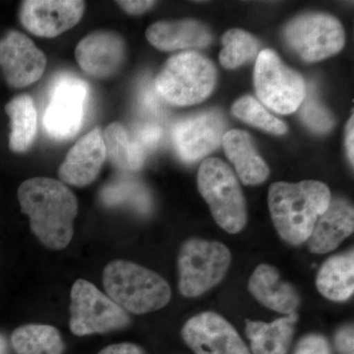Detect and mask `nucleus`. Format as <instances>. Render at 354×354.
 I'll return each mask as SVG.
<instances>
[{"instance_id": "obj_8", "label": "nucleus", "mask_w": 354, "mask_h": 354, "mask_svg": "<svg viewBox=\"0 0 354 354\" xmlns=\"http://www.w3.org/2000/svg\"><path fill=\"white\" fill-rule=\"evenodd\" d=\"M254 82L261 102L278 113H295L307 94L301 75L283 64L271 50H262L258 55Z\"/></svg>"}, {"instance_id": "obj_4", "label": "nucleus", "mask_w": 354, "mask_h": 354, "mask_svg": "<svg viewBox=\"0 0 354 354\" xmlns=\"http://www.w3.org/2000/svg\"><path fill=\"white\" fill-rule=\"evenodd\" d=\"M216 78V68L211 60L195 51H187L165 62L155 79L153 87L169 104L191 106L211 95Z\"/></svg>"}, {"instance_id": "obj_9", "label": "nucleus", "mask_w": 354, "mask_h": 354, "mask_svg": "<svg viewBox=\"0 0 354 354\" xmlns=\"http://www.w3.org/2000/svg\"><path fill=\"white\" fill-rule=\"evenodd\" d=\"M286 43L305 62L332 57L344 48L341 23L327 14H306L291 21L285 29Z\"/></svg>"}, {"instance_id": "obj_12", "label": "nucleus", "mask_w": 354, "mask_h": 354, "mask_svg": "<svg viewBox=\"0 0 354 354\" xmlns=\"http://www.w3.org/2000/svg\"><path fill=\"white\" fill-rule=\"evenodd\" d=\"M46 64V55L22 32L13 30L0 39V67L10 87L22 88L38 82Z\"/></svg>"}, {"instance_id": "obj_29", "label": "nucleus", "mask_w": 354, "mask_h": 354, "mask_svg": "<svg viewBox=\"0 0 354 354\" xmlns=\"http://www.w3.org/2000/svg\"><path fill=\"white\" fill-rule=\"evenodd\" d=\"M300 106V118L312 131L326 133L334 125V118L316 99L313 92L306 94Z\"/></svg>"}, {"instance_id": "obj_32", "label": "nucleus", "mask_w": 354, "mask_h": 354, "mask_svg": "<svg viewBox=\"0 0 354 354\" xmlns=\"http://www.w3.org/2000/svg\"><path fill=\"white\" fill-rule=\"evenodd\" d=\"M335 346L339 354H354V330L353 325H346L335 335Z\"/></svg>"}, {"instance_id": "obj_17", "label": "nucleus", "mask_w": 354, "mask_h": 354, "mask_svg": "<svg viewBox=\"0 0 354 354\" xmlns=\"http://www.w3.org/2000/svg\"><path fill=\"white\" fill-rule=\"evenodd\" d=\"M354 230L353 205L342 198L330 200L327 209L319 216L307 245L310 252L327 254L341 245Z\"/></svg>"}, {"instance_id": "obj_34", "label": "nucleus", "mask_w": 354, "mask_h": 354, "mask_svg": "<svg viewBox=\"0 0 354 354\" xmlns=\"http://www.w3.org/2000/svg\"><path fill=\"white\" fill-rule=\"evenodd\" d=\"M116 3L118 4L128 14L131 15H140V14L145 13L146 11L150 10L151 8L156 4V1H132V0H128V1H118Z\"/></svg>"}, {"instance_id": "obj_33", "label": "nucleus", "mask_w": 354, "mask_h": 354, "mask_svg": "<svg viewBox=\"0 0 354 354\" xmlns=\"http://www.w3.org/2000/svg\"><path fill=\"white\" fill-rule=\"evenodd\" d=\"M160 99L162 97L158 95L153 86V87L147 86L142 91L141 100L140 101H141L142 106L147 111L153 114H158L160 113V106H162Z\"/></svg>"}, {"instance_id": "obj_18", "label": "nucleus", "mask_w": 354, "mask_h": 354, "mask_svg": "<svg viewBox=\"0 0 354 354\" xmlns=\"http://www.w3.org/2000/svg\"><path fill=\"white\" fill-rule=\"evenodd\" d=\"M248 290L263 306L285 316L297 313L300 304L295 286L281 281L274 266H258L249 279Z\"/></svg>"}, {"instance_id": "obj_2", "label": "nucleus", "mask_w": 354, "mask_h": 354, "mask_svg": "<svg viewBox=\"0 0 354 354\" xmlns=\"http://www.w3.org/2000/svg\"><path fill=\"white\" fill-rule=\"evenodd\" d=\"M330 200L329 187L316 180L276 183L270 187L268 196L277 232L283 241L295 246L307 241Z\"/></svg>"}, {"instance_id": "obj_15", "label": "nucleus", "mask_w": 354, "mask_h": 354, "mask_svg": "<svg viewBox=\"0 0 354 354\" xmlns=\"http://www.w3.org/2000/svg\"><path fill=\"white\" fill-rule=\"evenodd\" d=\"M125 57V44L120 35L99 30L81 39L75 48L79 67L87 75L104 79L120 68Z\"/></svg>"}, {"instance_id": "obj_13", "label": "nucleus", "mask_w": 354, "mask_h": 354, "mask_svg": "<svg viewBox=\"0 0 354 354\" xmlns=\"http://www.w3.org/2000/svg\"><path fill=\"white\" fill-rule=\"evenodd\" d=\"M85 11L80 0H26L20 6L21 24L41 38H55L75 27Z\"/></svg>"}, {"instance_id": "obj_26", "label": "nucleus", "mask_w": 354, "mask_h": 354, "mask_svg": "<svg viewBox=\"0 0 354 354\" xmlns=\"http://www.w3.org/2000/svg\"><path fill=\"white\" fill-rule=\"evenodd\" d=\"M259 44L243 30L232 29L223 35L220 62L227 69H234L257 55Z\"/></svg>"}, {"instance_id": "obj_3", "label": "nucleus", "mask_w": 354, "mask_h": 354, "mask_svg": "<svg viewBox=\"0 0 354 354\" xmlns=\"http://www.w3.org/2000/svg\"><path fill=\"white\" fill-rule=\"evenodd\" d=\"M106 295L127 313H150L171 301V290L157 272L129 261L115 260L104 268Z\"/></svg>"}, {"instance_id": "obj_31", "label": "nucleus", "mask_w": 354, "mask_h": 354, "mask_svg": "<svg viewBox=\"0 0 354 354\" xmlns=\"http://www.w3.org/2000/svg\"><path fill=\"white\" fill-rule=\"evenodd\" d=\"M162 128L158 127V124L143 125L137 130L135 133V136L133 137L139 145L148 153V151L152 150L158 145L160 138H162Z\"/></svg>"}, {"instance_id": "obj_25", "label": "nucleus", "mask_w": 354, "mask_h": 354, "mask_svg": "<svg viewBox=\"0 0 354 354\" xmlns=\"http://www.w3.org/2000/svg\"><path fill=\"white\" fill-rule=\"evenodd\" d=\"M11 344L17 354H62L65 348L59 330L39 324H29L14 330Z\"/></svg>"}, {"instance_id": "obj_19", "label": "nucleus", "mask_w": 354, "mask_h": 354, "mask_svg": "<svg viewBox=\"0 0 354 354\" xmlns=\"http://www.w3.org/2000/svg\"><path fill=\"white\" fill-rule=\"evenodd\" d=\"M146 37L164 51L206 48L212 41L206 26L195 20L160 21L147 29Z\"/></svg>"}, {"instance_id": "obj_30", "label": "nucleus", "mask_w": 354, "mask_h": 354, "mask_svg": "<svg viewBox=\"0 0 354 354\" xmlns=\"http://www.w3.org/2000/svg\"><path fill=\"white\" fill-rule=\"evenodd\" d=\"M293 354H333L329 342L322 335L309 334L298 342Z\"/></svg>"}, {"instance_id": "obj_5", "label": "nucleus", "mask_w": 354, "mask_h": 354, "mask_svg": "<svg viewBox=\"0 0 354 354\" xmlns=\"http://www.w3.org/2000/svg\"><path fill=\"white\" fill-rule=\"evenodd\" d=\"M200 194L209 205L216 223L228 234H239L247 223L245 198L239 179L220 158H209L198 171Z\"/></svg>"}, {"instance_id": "obj_6", "label": "nucleus", "mask_w": 354, "mask_h": 354, "mask_svg": "<svg viewBox=\"0 0 354 354\" xmlns=\"http://www.w3.org/2000/svg\"><path fill=\"white\" fill-rule=\"evenodd\" d=\"M232 264V253L215 241L190 239L177 257L178 288L185 297H198L218 285Z\"/></svg>"}, {"instance_id": "obj_23", "label": "nucleus", "mask_w": 354, "mask_h": 354, "mask_svg": "<svg viewBox=\"0 0 354 354\" xmlns=\"http://www.w3.org/2000/svg\"><path fill=\"white\" fill-rule=\"evenodd\" d=\"M6 111L11 121L9 148L14 153H23L31 148L36 139L38 113L29 95H20L6 104Z\"/></svg>"}, {"instance_id": "obj_11", "label": "nucleus", "mask_w": 354, "mask_h": 354, "mask_svg": "<svg viewBox=\"0 0 354 354\" xmlns=\"http://www.w3.org/2000/svg\"><path fill=\"white\" fill-rule=\"evenodd\" d=\"M181 335L195 354H251L234 326L215 312L190 318Z\"/></svg>"}, {"instance_id": "obj_1", "label": "nucleus", "mask_w": 354, "mask_h": 354, "mask_svg": "<svg viewBox=\"0 0 354 354\" xmlns=\"http://www.w3.org/2000/svg\"><path fill=\"white\" fill-rule=\"evenodd\" d=\"M17 196L21 211L29 216L37 239L48 248H66L73 237L78 214L73 192L57 179L34 177L21 184Z\"/></svg>"}, {"instance_id": "obj_27", "label": "nucleus", "mask_w": 354, "mask_h": 354, "mask_svg": "<svg viewBox=\"0 0 354 354\" xmlns=\"http://www.w3.org/2000/svg\"><path fill=\"white\" fill-rule=\"evenodd\" d=\"M101 198L108 206L130 205L142 213H146L151 207L150 197L145 188L129 178L118 179L108 184L102 188Z\"/></svg>"}, {"instance_id": "obj_24", "label": "nucleus", "mask_w": 354, "mask_h": 354, "mask_svg": "<svg viewBox=\"0 0 354 354\" xmlns=\"http://www.w3.org/2000/svg\"><path fill=\"white\" fill-rule=\"evenodd\" d=\"M102 137L106 157L114 167L123 171H136L143 167L147 152L122 124L111 123Z\"/></svg>"}, {"instance_id": "obj_35", "label": "nucleus", "mask_w": 354, "mask_h": 354, "mask_svg": "<svg viewBox=\"0 0 354 354\" xmlns=\"http://www.w3.org/2000/svg\"><path fill=\"white\" fill-rule=\"evenodd\" d=\"M99 354H145L143 349L130 342L111 344L100 351Z\"/></svg>"}, {"instance_id": "obj_22", "label": "nucleus", "mask_w": 354, "mask_h": 354, "mask_svg": "<svg viewBox=\"0 0 354 354\" xmlns=\"http://www.w3.org/2000/svg\"><path fill=\"white\" fill-rule=\"evenodd\" d=\"M319 292L332 301L349 299L354 291V252L330 256L319 269L316 278Z\"/></svg>"}, {"instance_id": "obj_37", "label": "nucleus", "mask_w": 354, "mask_h": 354, "mask_svg": "<svg viewBox=\"0 0 354 354\" xmlns=\"http://www.w3.org/2000/svg\"><path fill=\"white\" fill-rule=\"evenodd\" d=\"M0 354H6V344L2 337H0Z\"/></svg>"}, {"instance_id": "obj_36", "label": "nucleus", "mask_w": 354, "mask_h": 354, "mask_svg": "<svg viewBox=\"0 0 354 354\" xmlns=\"http://www.w3.org/2000/svg\"><path fill=\"white\" fill-rule=\"evenodd\" d=\"M354 128H353V116H351L346 125V145L348 156L351 165H353L354 160Z\"/></svg>"}, {"instance_id": "obj_14", "label": "nucleus", "mask_w": 354, "mask_h": 354, "mask_svg": "<svg viewBox=\"0 0 354 354\" xmlns=\"http://www.w3.org/2000/svg\"><path fill=\"white\" fill-rule=\"evenodd\" d=\"M225 121L218 111H206L179 121L172 130V142L181 160L196 162L221 145Z\"/></svg>"}, {"instance_id": "obj_16", "label": "nucleus", "mask_w": 354, "mask_h": 354, "mask_svg": "<svg viewBox=\"0 0 354 354\" xmlns=\"http://www.w3.org/2000/svg\"><path fill=\"white\" fill-rule=\"evenodd\" d=\"M106 158L102 133L95 128L70 149L58 169V177L62 183L85 187L99 176Z\"/></svg>"}, {"instance_id": "obj_21", "label": "nucleus", "mask_w": 354, "mask_h": 354, "mask_svg": "<svg viewBox=\"0 0 354 354\" xmlns=\"http://www.w3.org/2000/svg\"><path fill=\"white\" fill-rule=\"evenodd\" d=\"M297 313L274 322L246 320V335L253 354H286L292 342L297 322Z\"/></svg>"}, {"instance_id": "obj_20", "label": "nucleus", "mask_w": 354, "mask_h": 354, "mask_svg": "<svg viewBox=\"0 0 354 354\" xmlns=\"http://www.w3.org/2000/svg\"><path fill=\"white\" fill-rule=\"evenodd\" d=\"M221 143L242 183L246 185L264 183L270 174L269 167L256 152L250 136L246 132L237 129L228 131L223 135Z\"/></svg>"}, {"instance_id": "obj_28", "label": "nucleus", "mask_w": 354, "mask_h": 354, "mask_svg": "<svg viewBox=\"0 0 354 354\" xmlns=\"http://www.w3.org/2000/svg\"><path fill=\"white\" fill-rule=\"evenodd\" d=\"M232 113L239 120L265 131L277 135L285 134L288 131L283 121L268 113L264 106L252 97H243L235 102L232 106Z\"/></svg>"}, {"instance_id": "obj_7", "label": "nucleus", "mask_w": 354, "mask_h": 354, "mask_svg": "<svg viewBox=\"0 0 354 354\" xmlns=\"http://www.w3.org/2000/svg\"><path fill=\"white\" fill-rule=\"evenodd\" d=\"M70 330L79 337L104 334L127 327V311L86 279H77L71 288Z\"/></svg>"}, {"instance_id": "obj_10", "label": "nucleus", "mask_w": 354, "mask_h": 354, "mask_svg": "<svg viewBox=\"0 0 354 354\" xmlns=\"http://www.w3.org/2000/svg\"><path fill=\"white\" fill-rule=\"evenodd\" d=\"M88 95V86L82 79L68 74L55 79L44 111L46 131L58 140L75 136L82 127Z\"/></svg>"}]
</instances>
